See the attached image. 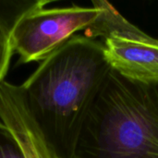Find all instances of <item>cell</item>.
Returning <instances> with one entry per match:
<instances>
[{
	"instance_id": "obj_6",
	"label": "cell",
	"mask_w": 158,
	"mask_h": 158,
	"mask_svg": "<svg viewBox=\"0 0 158 158\" xmlns=\"http://www.w3.org/2000/svg\"><path fill=\"white\" fill-rule=\"evenodd\" d=\"M50 3L49 0H0V83L5 81L14 54L11 37L16 25L29 12Z\"/></svg>"
},
{
	"instance_id": "obj_4",
	"label": "cell",
	"mask_w": 158,
	"mask_h": 158,
	"mask_svg": "<svg viewBox=\"0 0 158 158\" xmlns=\"http://www.w3.org/2000/svg\"><path fill=\"white\" fill-rule=\"evenodd\" d=\"M0 120L13 132L27 158H58L30 114L20 85L0 83Z\"/></svg>"
},
{
	"instance_id": "obj_1",
	"label": "cell",
	"mask_w": 158,
	"mask_h": 158,
	"mask_svg": "<svg viewBox=\"0 0 158 158\" xmlns=\"http://www.w3.org/2000/svg\"><path fill=\"white\" fill-rule=\"evenodd\" d=\"M110 69L102 41L74 35L20 85L30 114L58 158L74 157L82 124Z\"/></svg>"
},
{
	"instance_id": "obj_2",
	"label": "cell",
	"mask_w": 158,
	"mask_h": 158,
	"mask_svg": "<svg viewBox=\"0 0 158 158\" xmlns=\"http://www.w3.org/2000/svg\"><path fill=\"white\" fill-rule=\"evenodd\" d=\"M73 158H158V83L110 69L82 124Z\"/></svg>"
},
{
	"instance_id": "obj_7",
	"label": "cell",
	"mask_w": 158,
	"mask_h": 158,
	"mask_svg": "<svg viewBox=\"0 0 158 158\" xmlns=\"http://www.w3.org/2000/svg\"><path fill=\"white\" fill-rule=\"evenodd\" d=\"M93 6L99 10L94 21L87 27L84 36L102 41L110 37H121L127 39H147L150 37L141 29L128 21L117 9L106 1L94 0Z\"/></svg>"
},
{
	"instance_id": "obj_5",
	"label": "cell",
	"mask_w": 158,
	"mask_h": 158,
	"mask_svg": "<svg viewBox=\"0 0 158 158\" xmlns=\"http://www.w3.org/2000/svg\"><path fill=\"white\" fill-rule=\"evenodd\" d=\"M102 42L112 69L133 81L158 83V39L110 37Z\"/></svg>"
},
{
	"instance_id": "obj_3",
	"label": "cell",
	"mask_w": 158,
	"mask_h": 158,
	"mask_svg": "<svg viewBox=\"0 0 158 158\" xmlns=\"http://www.w3.org/2000/svg\"><path fill=\"white\" fill-rule=\"evenodd\" d=\"M94 6H70L38 8L22 17L16 25L11 44L19 64L42 62L79 31L96 19Z\"/></svg>"
}]
</instances>
